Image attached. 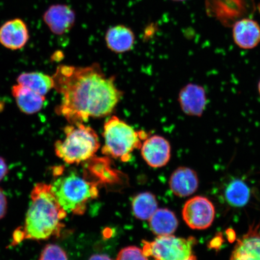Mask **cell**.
Listing matches in <instances>:
<instances>
[{"label":"cell","mask_w":260,"mask_h":260,"mask_svg":"<svg viewBox=\"0 0 260 260\" xmlns=\"http://www.w3.org/2000/svg\"><path fill=\"white\" fill-rule=\"evenodd\" d=\"M53 78L54 89L61 96L56 112L71 125L111 115L123 96L115 77L106 76L97 63L84 67L60 65Z\"/></svg>","instance_id":"1"},{"label":"cell","mask_w":260,"mask_h":260,"mask_svg":"<svg viewBox=\"0 0 260 260\" xmlns=\"http://www.w3.org/2000/svg\"><path fill=\"white\" fill-rule=\"evenodd\" d=\"M30 199L24 227L15 231L14 241H40L59 235L63 227L61 221L67 213L58 204L51 185L45 183L36 184L31 191Z\"/></svg>","instance_id":"2"},{"label":"cell","mask_w":260,"mask_h":260,"mask_svg":"<svg viewBox=\"0 0 260 260\" xmlns=\"http://www.w3.org/2000/svg\"><path fill=\"white\" fill-rule=\"evenodd\" d=\"M64 141L54 144L55 153L67 164H79L92 158L100 147L99 136L84 123L70 124L64 128Z\"/></svg>","instance_id":"3"},{"label":"cell","mask_w":260,"mask_h":260,"mask_svg":"<svg viewBox=\"0 0 260 260\" xmlns=\"http://www.w3.org/2000/svg\"><path fill=\"white\" fill-rule=\"evenodd\" d=\"M103 137V154L126 162L135 149L141 148L143 140L148 135L144 131H136L128 123L113 116L104 125Z\"/></svg>","instance_id":"4"},{"label":"cell","mask_w":260,"mask_h":260,"mask_svg":"<svg viewBox=\"0 0 260 260\" xmlns=\"http://www.w3.org/2000/svg\"><path fill=\"white\" fill-rule=\"evenodd\" d=\"M51 185L58 204L67 213L82 214L88 201L97 197V188L76 174L58 177Z\"/></svg>","instance_id":"5"},{"label":"cell","mask_w":260,"mask_h":260,"mask_svg":"<svg viewBox=\"0 0 260 260\" xmlns=\"http://www.w3.org/2000/svg\"><path fill=\"white\" fill-rule=\"evenodd\" d=\"M196 242L193 237L158 236L151 242H144L143 251L146 256L156 260H187L193 255V246Z\"/></svg>","instance_id":"6"},{"label":"cell","mask_w":260,"mask_h":260,"mask_svg":"<svg viewBox=\"0 0 260 260\" xmlns=\"http://www.w3.org/2000/svg\"><path fill=\"white\" fill-rule=\"evenodd\" d=\"M207 11L226 26L248 18L254 10L253 0H206Z\"/></svg>","instance_id":"7"},{"label":"cell","mask_w":260,"mask_h":260,"mask_svg":"<svg viewBox=\"0 0 260 260\" xmlns=\"http://www.w3.org/2000/svg\"><path fill=\"white\" fill-rule=\"evenodd\" d=\"M182 214L185 222L191 229L206 230L212 225L215 209L208 198L198 196L187 201Z\"/></svg>","instance_id":"8"},{"label":"cell","mask_w":260,"mask_h":260,"mask_svg":"<svg viewBox=\"0 0 260 260\" xmlns=\"http://www.w3.org/2000/svg\"><path fill=\"white\" fill-rule=\"evenodd\" d=\"M42 18L49 30L60 36L67 34L73 28L76 23V14L70 6L56 4L49 6Z\"/></svg>","instance_id":"9"},{"label":"cell","mask_w":260,"mask_h":260,"mask_svg":"<svg viewBox=\"0 0 260 260\" xmlns=\"http://www.w3.org/2000/svg\"><path fill=\"white\" fill-rule=\"evenodd\" d=\"M141 149L143 158L152 168L164 167L170 160V143L162 136L154 135L146 138Z\"/></svg>","instance_id":"10"},{"label":"cell","mask_w":260,"mask_h":260,"mask_svg":"<svg viewBox=\"0 0 260 260\" xmlns=\"http://www.w3.org/2000/svg\"><path fill=\"white\" fill-rule=\"evenodd\" d=\"M178 103L186 115L200 118L206 109V90L199 84L188 83L179 92Z\"/></svg>","instance_id":"11"},{"label":"cell","mask_w":260,"mask_h":260,"mask_svg":"<svg viewBox=\"0 0 260 260\" xmlns=\"http://www.w3.org/2000/svg\"><path fill=\"white\" fill-rule=\"evenodd\" d=\"M30 40L27 24L19 18L10 19L0 27V44L11 50L24 48Z\"/></svg>","instance_id":"12"},{"label":"cell","mask_w":260,"mask_h":260,"mask_svg":"<svg viewBox=\"0 0 260 260\" xmlns=\"http://www.w3.org/2000/svg\"><path fill=\"white\" fill-rule=\"evenodd\" d=\"M259 225H253L238 240L230 260H260Z\"/></svg>","instance_id":"13"},{"label":"cell","mask_w":260,"mask_h":260,"mask_svg":"<svg viewBox=\"0 0 260 260\" xmlns=\"http://www.w3.org/2000/svg\"><path fill=\"white\" fill-rule=\"evenodd\" d=\"M233 37L239 48L251 50L260 43V26L251 18L240 19L233 25Z\"/></svg>","instance_id":"14"},{"label":"cell","mask_w":260,"mask_h":260,"mask_svg":"<svg viewBox=\"0 0 260 260\" xmlns=\"http://www.w3.org/2000/svg\"><path fill=\"white\" fill-rule=\"evenodd\" d=\"M199 186L197 172L187 167H180L171 175L170 186L172 192L179 197L190 196Z\"/></svg>","instance_id":"15"},{"label":"cell","mask_w":260,"mask_h":260,"mask_svg":"<svg viewBox=\"0 0 260 260\" xmlns=\"http://www.w3.org/2000/svg\"><path fill=\"white\" fill-rule=\"evenodd\" d=\"M107 48L115 53H124L134 46L135 35L131 28L124 25L113 26L105 35Z\"/></svg>","instance_id":"16"},{"label":"cell","mask_w":260,"mask_h":260,"mask_svg":"<svg viewBox=\"0 0 260 260\" xmlns=\"http://www.w3.org/2000/svg\"><path fill=\"white\" fill-rule=\"evenodd\" d=\"M12 94L19 109L26 115L37 113L44 106L45 96L36 93L21 84H17L13 86Z\"/></svg>","instance_id":"17"},{"label":"cell","mask_w":260,"mask_h":260,"mask_svg":"<svg viewBox=\"0 0 260 260\" xmlns=\"http://www.w3.org/2000/svg\"><path fill=\"white\" fill-rule=\"evenodd\" d=\"M149 220L151 230L158 236L172 235L178 226L176 216L167 209H157Z\"/></svg>","instance_id":"18"},{"label":"cell","mask_w":260,"mask_h":260,"mask_svg":"<svg viewBox=\"0 0 260 260\" xmlns=\"http://www.w3.org/2000/svg\"><path fill=\"white\" fill-rule=\"evenodd\" d=\"M17 82L43 96L54 86L53 77L40 72L22 73L18 76Z\"/></svg>","instance_id":"19"},{"label":"cell","mask_w":260,"mask_h":260,"mask_svg":"<svg viewBox=\"0 0 260 260\" xmlns=\"http://www.w3.org/2000/svg\"><path fill=\"white\" fill-rule=\"evenodd\" d=\"M251 191L245 182L236 179L228 185L225 197L226 202L234 207H243L249 202Z\"/></svg>","instance_id":"20"},{"label":"cell","mask_w":260,"mask_h":260,"mask_svg":"<svg viewBox=\"0 0 260 260\" xmlns=\"http://www.w3.org/2000/svg\"><path fill=\"white\" fill-rule=\"evenodd\" d=\"M133 213L136 217L142 220H149L158 209L157 200L149 192L140 193L133 201Z\"/></svg>","instance_id":"21"},{"label":"cell","mask_w":260,"mask_h":260,"mask_svg":"<svg viewBox=\"0 0 260 260\" xmlns=\"http://www.w3.org/2000/svg\"><path fill=\"white\" fill-rule=\"evenodd\" d=\"M39 260H68L67 253L56 244H48L42 250Z\"/></svg>","instance_id":"22"},{"label":"cell","mask_w":260,"mask_h":260,"mask_svg":"<svg viewBox=\"0 0 260 260\" xmlns=\"http://www.w3.org/2000/svg\"><path fill=\"white\" fill-rule=\"evenodd\" d=\"M116 260H148L143 249L136 246H128L121 250Z\"/></svg>","instance_id":"23"},{"label":"cell","mask_w":260,"mask_h":260,"mask_svg":"<svg viewBox=\"0 0 260 260\" xmlns=\"http://www.w3.org/2000/svg\"><path fill=\"white\" fill-rule=\"evenodd\" d=\"M8 210V200L6 194L0 188V219L4 218Z\"/></svg>","instance_id":"24"},{"label":"cell","mask_w":260,"mask_h":260,"mask_svg":"<svg viewBox=\"0 0 260 260\" xmlns=\"http://www.w3.org/2000/svg\"><path fill=\"white\" fill-rule=\"evenodd\" d=\"M8 167L4 158L0 157V182L5 178L8 174Z\"/></svg>","instance_id":"25"},{"label":"cell","mask_w":260,"mask_h":260,"mask_svg":"<svg viewBox=\"0 0 260 260\" xmlns=\"http://www.w3.org/2000/svg\"><path fill=\"white\" fill-rule=\"evenodd\" d=\"M89 260H112L109 256L103 254H96L90 256Z\"/></svg>","instance_id":"26"},{"label":"cell","mask_w":260,"mask_h":260,"mask_svg":"<svg viewBox=\"0 0 260 260\" xmlns=\"http://www.w3.org/2000/svg\"><path fill=\"white\" fill-rule=\"evenodd\" d=\"M187 260H197V258L196 256H195L194 255L192 256H191Z\"/></svg>","instance_id":"27"},{"label":"cell","mask_w":260,"mask_h":260,"mask_svg":"<svg viewBox=\"0 0 260 260\" xmlns=\"http://www.w3.org/2000/svg\"><path fill=\"white\" fill-rule=\"evenodd\" d=\"M258 92H259V96H260V80H259L258 84Z\"/></svg>","instance_id":"28"},{"label":"cell","mask_w":260,"mask_h":260,"mask_svg":"<svg viewBox=\"0 0 260 260\" xmlns=\"http://www.w3.org/2000/svg\"><path fill=\"white\" fill-rule=\"evenodd\" d=\"M172 1L180 2H184V1H185V0H172Z\"/></svg>","instance_id":"29"}]
</instances>
